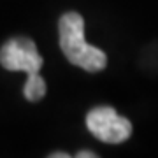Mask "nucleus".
Wrapping results in <instances>:
<instances>
[{
  "label": "nucleus",
  "instance_id": "1",
  "mask_svg": "<svg viewBox=\"0 0 158 158\" xmlns=\"http://www.w3.org/2000/svg\"><path fill=\"white\" fill-rule=\"evenodd\" d=\"M60 48L63 55L76 67L88 72H98L107 65L106 53L85 40V19L79 12H65L58 21Z\"/></svg>",
  "mask_w": 158,
  "mask_h": 158
},
{
  "label": "nucleus",
  "instance_id": "2",
  "mask_svg": "<svg viewBox=\"0 0 158 158\" xmlns=\"http://www.w3.org/2000/svg\"><path fill=\"white\" fill-rule=\"evenodd\" d=\"M86 127L102 142L119 144L132 135V123L113 107H95L86 114Z\"/></svg>",
  "mask_w": 158,
  "mask_h": 158
},
{
  "label": "nucleus",
  "instance_id": "3",
  "mask_svg": "<svg viewBox=\"0 0 158 158\" xmlns=\"http://www.w3.org/2000/svg\"><path fill=\"white\" fill-rule=\"evenodd\" d=\"M0 63L6 70H23L30 76L40 74L42 56L37 51V46L32 39L16 37L7 40L0 49Z\"/></svg>",
  "mask_w": 158,
  "mask_h": 158
},
{
  "label": "nucleus",
  "instance_id": "4",
  "mask_svg": "<svg viewBox=\"0 0 158 158\" xmlns=\"http://www.w3.org/2000/svg\"><path fill=\"white\" fill-rule=\"evenodd\" d=\"M46 90H48L46 81L40 77V74H37V76H30L27 79L23 93H25V98L28 102H39L46 95Z\"/></svg>",
  "mask_w": 158,
  "mask_h": 158
},
{
  "label": "nucleus",
  "instance_id": "5",
  "mask_svg": "<svg viewBox=\"0 0 158 158\" xmlns=\"http://www.w3.org/2000/svg\"><path fill=\"white\" fill-rule=\"evenodd\" d=\"M76 156H77V158H95L97 155H95V153H90V151H79Z\"/></svg>",
  "mask_w": 158,
  "mask_h": 158
},
{
  "label": "nucleus",
  "instance_id": "6",
  "mask_svg": "<svg viewBox=\"0 0 158 158\" xmlns=\"http://www.w3.org/2000/svg\"><path fill=\"white\" fill-rule=\"evenodd\" d=\"M51 158H69L67 153H53V155H49Z\"/></svg>",
  "mask_w": 158,
  "mask_h": 158
}]
</instances>
